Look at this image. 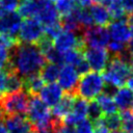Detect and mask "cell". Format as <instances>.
I'll return each instance as SVG.
<instances>
[{
  "mask_svg": "<svg viewBox=\"0 0 133 133\" xmlns=\"http://www.w3.org/2000/svg\"><path fill=\"white\" fill-rule=\"evenodd\" d=\"M45 64L46 57L35 44L19 43L11 49V70L23 79L39 74Z\"/></svg>",
  "mask_w": 133,
  "mask_h": 133,
  "instance_id": "1",
  "label": "cell"
},
{
  "mask_svg": "<svg viewBox=\"0 0 133 133\" xmlns=\"http://www.w3.org/2000/svg\"><path fill=\"white\" fill-rule=\"evenodd\" d=\"M131 73L132 70L130 62L121 56H111L106 69L104 70L103 77L107 85L118 88L127 83L128 79L131 77Z\"/></svg>",
  "mask_w": 133,
  "mask_h": 133,
  "instance_id": "2",
  "label": "cell"
},
{
  "mask_svg": "<svg viewBox=\"0 0 133 133\" xmlns=\"http://www.w3.org/2000/svg\"><path fill=\"white\" fill-rule=\"evenodd\" d=\"M105 80L101 73L99 72H88L81 76L76 92L78 97L85 100L97 99L105 89Z\"/></svg>",
  "mask_w": 133,
  "mask_h": 133,
  "instance_id": "3",
  "label": "cell"
},
{
  "mask_svg": "<svg viewBox=\"0 0 133 133\" xmlns=\"http://www.w3.org/2000/svg\"><path fill=\"white\" fill-rule=\"evenodd\" d=\"M27 118L33 126V129H38L52 124V110L44 103L37 95L30 96L28 109L26 112Z\"/></svg>",
  "mask_w": 133,
  "mask_h": 133,
  "instance_id": "4",
  "label": "cell"
},
{
  "mask_svg": "<svg viewBox=\"0 0 133 133\" xmlns=\"http://www.w3.org/2000/svg\"><path fill=\"white\" fill-rule=\"evenodd\" d=\"M30 96L24 89L5 94L0 98V107L5 115H24L28 109Z\"/></svg>",
  "mask_w": 133,
  "mask_h": 133,
  "instance_id": "5",
  "label": "cell"
},
{
  "mask_svg": "<svg viewBox=\"0 0 133 133\" xmlns=\"http://www.w3.org/2000/svg\"><path fill=\"white\" fill-rule=\"evenodd\" d=\"M44 36H45L44 25L37 19L28 18L22 22L18 34V39L20 43L36 45Z\"/></svg>",
  "mask_w": 133,
  "mask_h": 133,
  "instance_id": "6",
  "label": "cell"
},
{
  "mask_svg": "<svg viewBox=\"0 0 133 133\" xmlns=\"http://www.w3.org/2000/svg\"><path fill=\"white\" fill-rule=\"evenodd\" d=\"M53 44H54V48L62 54L74 49L84 50L86 48L82 35H78L75 31H70L64 29L54 38Z\"/></svg>",
  "mask_w": 133,
  "mask_h": 133,
  "instance_id": "7",
  "label": "cell"
},
{
  "mask_svg": "<svg viewBox=\"0 0 133 133\" xmlns=\"http://www.w3.org/2000/svg\"><path fill=\"white\" fill-rule=\"evenodd\" d=\"M82 38L85 47L105 48L110 42V34L107 28L97 25L85 28L82 33Z\"/></svg>",
  "mask_w": 133,
  "mask_h": 133,
  "instance_id": "8",
  "label": "cell"
},
{
  "mask_svg": "<svg viewBox=\"0 0 133 133\" xmlns=\"http://www.w3.org/2000/svg\"><path fill=\"white\" fill-rule=\"evenodd\" d=\"M84 56L90 70L94 72H102L106 69L109 60L110 53L105 48H90L86 47L84 49Z\"/></svg>",
  "mask_w": 133,
  "mask_h": 133,
  "instance_id": "9",
  "label": "cell"
},
{
  "mask_svg": "<svg viewBox=\"0 0 133 133\" xmlns=\"http://www.w3.org/2000/svg\"><path fill=\"white\" fill-rule=\"evenodd\" d=\"M22 22V16L19 12H3L0 16V35L18 38Z\"/></svg>",
  "mask_w": 133,
  "mask_h": 133,
  "instance_id": "10",
  "label": "cell"
},
{
  "mask_svg": "<svg viewBox=\"0 0 133 133\" xmlns=\"http://www.w3.org/2000/svg\"><path fill=\"white\" fill-rule=\"evenodd\" d=\"M79 83V73L77 70L68 64L61 65L58 77V84L65 92H76Z\"/></svg>",
  "mask_w": 133,
  "mask_h": 133,
  "instance_id": "11",
  "label": "cell"
},
{
  "mask_svg": "<svg viewBox=\"0 0 133 133\" xmlns=\"http://www.w3.org/2000/svg\"><path fill=\"white\" fill-rule=\"evenodd\" d=\"M110 39L122 44H128L132 38V30L126 20H113L108 25Z\"/></svg>",
  "mask_w": 133,
  "mask_h": 133,
  "instance_id": "12",
  "label": "cell"
},
{
  "mask_svg": "<svg viewBox=\"0 0 133 133\" xmlns=\"http://www.w3.org/2000/svg\"><path fill=\"white\" fill-rule=\"evenodd\" d=\"M87 110H88V102L85 99H82L80 97H76V100L74 102L73 108L71 112L62 119V122L65 125L70 126H76L83 119L87 117Z\"/></svg>",
  "mask_w": 133,
  "mask_h": 133,
  "instance_id": "13",
  "label": "cell"
},
{
  "mask_svg": "<svg viewBox=\"0 0 133 133\" xmlns=\"http://www.w3.org/2000/svg\"><path fill=\"white\" fill-rule=\"evenodd\" d=\"M4 124L9 133H29L32 131L33 126L27 117L20 114L5 115Z\"/></svg>",
  "mask_w": 133,
  "mask_h": 133,
  "instance_id": "14",
  "label": "cell"
},
{
  "mask_svg": "<svg viewBox=\"0 0 133 133\" xmlns=\"http://www.w3.org/2000/svg\"><path fill=\"white\" fill-rule=\"evenodd\" d=\"M41 100L49 107H54L63 97V89L57 83H48L38 94Z\"/></svg>",
  "mask_w": 133,
  "mask_h": 133,
  "instance_id": "15",
  "label": "cell"
},
{
  "mask_svg": "<svg viewBox=\"0 0 133 133\" xmlns=\"http://www.w3.org/2000/svg\"><path fill=\"white\" fill-rule=\"evenodd\" d=\"M76 92H65L62 99L52 108V115L54 119L62 121L72 110L76 100Z\"/></svg>",
  "mask_w": 133,
  "mask_h": 133,
  "instance_id": "16",
  "label": "cell"
},
{
  "mask_svg": "<svg viewBox=\"0 0 133 133\" xmlns=\"http://www.w3.org/2000/svg\"><path fill=\"white\" fill-rule=\"evenodd\" d=\"M113 99L117 109L122 112L133 110V91L128 86L116 88L113 94Z\"/></svg>",
  "mask_w": 133,
  "mask_h": 133,
  "instance_id": "17",
  "label": "cell"
},
{
  "mask_svg": "<svg viewBox=\"0 0 133 133\" xmlns=\"http://www.w3.org/2000/svg\"><path fill=\"white\" fill-rule=\"evenodd\" d=\"M89 11L91 14L94 23L98 26H106L111 23V15L106 6L101 3H94L88 6Z\"/></svg>",
  "mask_w": 133,
  "mask_h": 133,
  "instance_id": "18",
  "label": "cell"
},
{
  "mask_svg": "<svg viewBox=\"0 0 133 133\" xmlns=\"http://www.w3.org/2000/svg\"><path fill=\"white\" fill-rule=\"evenodd\" d=\"M46 0H22L19 5V14L28 19H36Z\"/></svg>",
  "mask_w": 133,
  "mask_h": 133,
  "instance_id": "19",
  "label": "cell"
},
{
  "mask_svg": "<svg viewBox=\"0 0 133 133\" xmlns=\"http://www.w3.org/2000/svg\"><path fill=\"white\" fill-rule=\"evenodd\" d=\"M44 86H45V81L43 80L39 74L32 75L30 77L23 79V89L31 96L38 95Z\"/></svg>",
  "mask_w": 133,
  "mask_h": 133,
  "instance_id": "20",
  "label": "cell"
},
{
  "mask_svg": "<svg viewBox=\"0 0 133 133\" xmlns=\"http://www.w3.org/2000/svg\"><path fill=\"white\" fill-rule=\"evenodd\" d=\"M60 69H61V66L59 64H56L53 62H48L43 66V69L39 72V75L45 82L54 83L56 80H58V77L60 74Z\"/></svg>",
  "mask_w": 133,
  "mask_h": 133,
  "instance_id": "21",
  "label": "cell"
},
{
  "mask_svg": "<svg viewBox=\"0 0 133 133\" xmlns=\"http://www.w3.org/2000/svg\"><path fill=\"white\" fill-rule=\"evenodd\" d=\"M96 101L98 102L99 106L101 107V109H102L104 115L116 113L117 107H116V104H115V102H114L113 96H111V95H109V94H106V92H102V94L96 99Z\"/></svg>",
  "mask_w": 133,
  "mask_h": 133,
  "instance_id": "22",
  "label": "cell"
},
{
  "mask_svg": "<svg viewBox=\"0 0 133 133\" xmlns=\"http://www.w3.org/2000/svg\"><path fill=\"white\" fill-rule=\"evenodd\" d=\"M84 60H85L84 50L74 49V50H71V51L63 53V64L72 65L75 69H77Z\"/></svg>",
  "mask_w": 133,
  "mask_h": 133,
  "instance_id": "23",
  "label": "cell"
},
{
  "mask_svg": "<svg viewBox=\"0 0 133 133\" xmlns=\"http://www.w3.org/2000/svg\"><path fill=\"white\" fill-rule=\"evenodd\" d=\"M78 10L79 7L75 8L72 12L69 15L62 17L61 19V24L64 30H70V31H78L81 29V25L79 22V16H78Z\"/></svg>",
  "mask_w": 133,
  "mask_h": 133,
  "instance_id": "24",
  "label": "cell"
},
{
  "mask_svg": "<svg viewBox=\"0 0 133 133\" xmlns=\"http://www.w3.org/2000/svg\"><path fill=\"white\" fill-rule=\"evenodd\" d=\"M23 89V78L15 72H8L6 80V94Z\"/></svg>",
  "mask_w": 133,
  "mask_h": 133,
  "instance_id": "25",
  "label": "cell"
},
{
  "mask_svg": "<svg viewBox=\"0 0 133 133\" xmlns=\"http://www.w3.org/2000/svg\"><path fill=\"white\" fill-rule=\"evenodd\" d=\"M55 7L61 17H64L77 8V0H55Z\"/></svg>",
  "mask_w": 133,
  "mask_h": 133,
  "instance_id": "26",
  "label": "cell"
},
{
  "mask_svg": "<svg viewBox=\"0 0 133 133\" xmlns=\"http://www.w3.org/2000/svg\"><path fill=\"white\" fill-rule=\"evenodd\" d=\"M102 122L105 124V126L111 130H118L121 129V127L123 126V119H122V114L116 113H112V114H107V115H103L102 117Z\"/></svg>",
  "mask_w": 133,
  "mask_h": 133,
  "instance_id": "27",
  "label": "cell"
},
{
  "mask_svg": "<svg viewBox=\"0 0 133 133\" xmlns=\"http://www.w3.org/2000/svg\"><path fill=\"white\" fill-rule=\"evenodd\" d=\"M11 49L6 46H0V70L12 72L10 66Z\"/></svg>",
  "mask_w": 133,
  "mask_h": 133,
  "instance_id": "28",
  "label": "cell"
},
{
  "mask_svg": "<svg viewBox=\"0 0 133 133\" xmlns=\"http://www.w3.org/2000/svg\"><path fill=\"white\" fill-rule=\"evenodd\" d=\"M103 111L101 107L99 106L98 102L96 100H91L88 102V110H87V117L88 119L94 124L98 121H100L103 117Z\"/></svg>",
  "mask_w": 133,
  "mask_h": 133,
  "instance_id": "29",
  "label": "cell"
},
{
  "mask_svg": "<svg viewBox=\"0 0 133 133\" xmlns=\"http://www.w3.org/2000/svg\"><path fill=\"white\" fill-rule=\"evenodd\" d=\"M78 16H79V22H80L81 28L85 29V28L91 27L95 24L88 7H79Z\"/></svg>",
  "mask_w": 133,
  "mask_h": 133,
  "instance_id": "30",
  "label": "cell"
},
{
  "mask_svg": "<svg viewBox=\"0 0 133 133\" xmlns=\"http://www.w3.org/2000/svg\"><path fill=\"white\" fill-rule=\"evenodd\" d=\"M44 28H45V35L48 36V37H50V38L53 39V41H54V38L63 30L61 21H60V22H57V23H55V24L46 26V27H44Z\"/></svg>",
  "mask_w": 133,
  "mask_h": 133,
  "instance_id": "31",
  "label": "cell"
},
{
  "mask_svg": "<svg viewBox=\"0 0 133 133\" xmlns=\"http://www.w3.org/2000/svg\"><path fill=\"white\" fill-rule=\"evenodd\" d=\"M76 133H94V124L85 118L75 126Z\"/></svg>",
  "mask_w": 133,
  "mask_h": 133,
  "instance_id": "32",
  "label": "cell"
},
{
  "mask_svg": "<svg viewBox=\"0 0 133 133\" xmlns=\"http://www.w3.org/2000/svg\"><path fill=\"white\" fill-rule=\"evenodd\" d=\"M53 124H54L56 133H76V130H75L74 126L65 125L62 121L53 119Z\"/></svg>",
  "mask_w": 133,
  "mask_h": 133,
  "instance_id": "33",
  "label": "cell"
},
{
  "mask_svg": "<svg viewBox=\"0 0 133 133\" xmlns=\"http://www.w3.org/2000/svg\"><path fill=\"white\" fill-rule=\"evenodd\" d=\"M19 5L20 0H0V6L3 12L16 11V9L19 8Z\"/></svg>",
  "mask_w": 133,
  "mask_h": 133,
  "instance_id": "34",
  "label": "cell"
},
{
  "mask_svg": "<svg viewBox=\"0 0 133 133\" xmlns=\"http://www.w3.org/2000/svg\"><path fill=\"white\" fill-rule=\"evenodd\" d=\"M8 72L5 70H0V98L6 94V80Z\"/></svg>",
  "mask_w": 133,
  "mask_h": 133,
  "instance_id": "35",
  "label": "cell"
},
{
  "mask_svg": "<svg viewBox=\"0 0 133 133\" xmlns=\"http://www.w3.org/2000/svg\"><path fill=\"white\" fill-rule=\"evenodd\" d=\"M94 133H109V129L102 122V118L94 123Z\"/></svg>",
  "mask_w": 133,
  "mask_h": 133,
  "instance_id": "36",
  "label": "cell"
},
{
  "mask_svg": "<svg viewBox=\"0 0 133 133\" xmlns=\"http://www.w3.org/2000/svg\"><path fill=\"white\" fill-rule=\"evenodd\" d=\"M121 3L126 14L128 15L133 14V0H121Z\"/></svg>",
  "mask_w": 133,
  "mask_h": 133,
  "instance_id": "37",
  "label": "cell"
},
{
  "mask_svg": "<svg viewBox=\"0 0 133 133\" xmlns=\"http://www.w3.org/2000/svg\"><path fill=\"white\" fill-rule=\"evenodd\" d=\"M34 131L36 133H56L55 132V127H54V124L52 122V124L46 126V127H43V128H38V129H34Z\"/></svg>",
  "mask_w": 133,
  "mask_h": 133,
  "instance_id": "38",
  "label": "cell"
},
{
  "mask_svg": "<svg viewBox=\"0 0 133 133\" xmlns=\"http://www.w3.org/2000/svg\"><path fill=\"white\" fill-rule=\"evenodd\" d=\"M77 3L81 7H88L94 4V0H77Z\"/></svg>",
  "mask_w": 133,
  "mask_h": 133,
  "instance_id": "39",
  "label": "cell"
},
{
  "mask_svg": "<svg viewBox=\"0 0 133 133\" xmlns=\"http://www.w3.org/2000/svg\"><path fill=\"white\" fill-rule=\"evenodd\" d=\"M128 52H129V54L131 55V57L133 58V36H132V38L130 39V42L128 43Z\"/></svg>",
  "mask_w": 133,
  "mask_h": 133,
  "instance_id": "40",
  "label": "cell"
},
{
  "mask_svg": "<svg viewBox=\"0 0 133 133\" xmlns=\"http://www.w3.org/2000/svg\"><path fill=\"white\" fill-rule=\"evenodd\" d=\"M0 133H9L7 128H6V126H5V124L2 123V122H0Z\"/></svg>",
  "mask_w": 133,
  "mask_h": 133,
  "instance_id": "41",
  "label": "cell"
},
{
  "mask_svg": "<svg viewBox=\"0 0 133 133\" xmlns=\"http://www.w3.org/2000/svg\"><path fill=\"white\" fill-rule=\"evenodd\" d=\"M127 86L133 91V76H131L127 81Z\"/></svg>",
  "mask_w": 133,
  "mask_h": 133,
  "instance_id": "42",
  "label": "cell"
},
{
  "mask_svg": "<svg viewBox=\"0 0 133 133\" xmlns=\"http://www.w3.org/2000/svg\"><path fill=\"white\" fill-rule=\"evenodd\" d=\"M4 116H5V114H4V112H3V110L1 109V107H0V122L4 118Z\"/></svg>",
  "mask_w": 133,
  "mask_h": 133,
  "instance_id": "43",
  "label": "cell"
},
{
  "mask_svg": "<svg viewBox=\"0 0 133 133\" xmlns=\"http://www.w3.org/2000/svg\"><path fill=\"white\" fill-rule=\"evenodd\" d=\"M0 46H6V45H5V42H4V38H3L1 35H0ZM6 47H7V46H6Z\"/></svg>",
  "mask_w": 133,
  "mask_h": 133,
  "instance_id": "44",
  "label": "cell"
},
{
  "mask_svg": "<svg viewBox=\"0 0 133 133\" xmlns=\"http://www.w3.org/2000/svg\"><path fill=\"white\" fill-rule=\"evenodd\" d=\"M110 133H126L124 130H121V129H118V130H114V131H111Z\"/></svg>",
  "mask_w": 133,
  "mask_h": 133,
  "instance_id": "45",
  "label": "cell"
},
{
  "mask_svg": "<svg viewBox=\"0 0 133 133\" xmlns=\"http://www.w3.org/2000/svg\"><path fill=\"white\" fill-rule=\"evenodd\" d=\"M130 66H131V70H132V72H133V59L131 60V63H130Z\"/></svg>",
  "mask_w": 133,
  "mask_h": 133,
  "instance_id": "46",
  "label": "cell"
},
{
  "mask_svg": "<svg viewBox=\"0 0 133 133\" xmlns=\"http://www.w3.org/2000/svg\"><path fill=\"white\" fill-rule=\"evenodd\" d=\"M3 14V10H2V8H1V6H0V16Z\"/></svg>",
  "mask_w": 133,
  "mask_h": 133,
  "instance_id": "47",
  "label": "cell"
},
{
  "mask_svg": "<svg viewBox=\"0 0 133 133\" xmlns=\"http://www.w3.org/2000/svg\"><path fill=\"white\" fill-rule=\"evenodd\" d=\"M131 30H132V36H133V26L131 27Z\"/></svg>",
  "mask_w": 133,
  "mask_h": 133,
  "instance_id": "48",
  "label": "cell"
},
{
  "mask_svg": "<svg viewBox=\"0 0 133 133\" xmlns=\"http://www.w3.org/2000/svg\"><path fill=\"white\" fill-rule=\"evenodd\" d=\"M130 133H133V132H130Z\"/></svg>",
  "mask_w": 133,
  "mask_h": 133,
  "instance_id": "49",
  "label": "cell"
}]
</instances>
